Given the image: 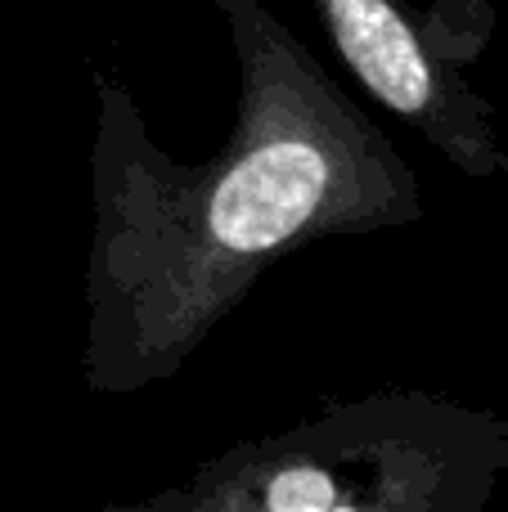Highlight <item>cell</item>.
<instances>
[{
	"label": "cell",
	"instance_id": "obj_2",
	"mask_svg": "<svg viewBox=\"0 0 508 512\" xmlns=\"http://www.w3.org/2000/svg\"><path fill=\"white\" fill-rule=\"evenodd\" d=\"M482 423L419 391L338 400L279 436L198 463L149 512H450L477 499Z\"/></svg>",
	"mask_w": 508,
	"mask_h": 512
},
{
	"label": "cell",
	"instance_id": "obj_1",
	"mask_svg": "<svg viewBox=\"0 0 508 512\" xmlns=\"http://www.w3.org/2000/svg\"><path fill=\"white\" fill-rule=\"evenodd\" d=\"M239 63L230 140L176 162L117 72L95 68L86 337L90 396L176 378L257 279L324 239L401 230L423 216L419 176L351 104L266 0H207Z\"/></svg>",
	"mask_w": 508,
	"mask_h": 512
},
{
	"label": "cell",
	"instance_id": "obj_3",
	"mask_svg": "<svg viewBox=\"0 0 508 512\" xmlns=\"http://www.w3.org/2000/svg\"><path fill=\"white\" fill-rule=\"evenodd\" d=\"M347 72L405 126L428 135L455 167L491 171L486 108L473 99L459 59L468 45L446 32V9L410 0H311Z\"/></svg>",
	"mask_w": 508,
	"mask_h": 512
}]
</instances>
